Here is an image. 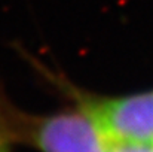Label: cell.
Returning <instances> with one entry per match:
<instances>
[{
    "instance_id": "6da1fadb",
    "label": "cell",
    "mask_w": 153,
    "mask_h": 152,
    "mask_svg": "<svg viewBox=\"0 0 153 152\" xmlns=\"http://www.w3.org/2000/svg\"><path fill=\"white\" fill-rule=\"evenodd\" d=\"M0 125L9 140H22L42 152H107L108 142L85 112L45 118L25 116L0 97Z\"/></svg>"
},
{
    "instance_id": "7a4b0ae2",
    "label": "cell",
    "mask_w": 153,
    "mask_h": 152,
    "mask_svg": "<svg viewBox=\"0 0 153 152\" xmlns=\"http://www.w3.org/2000/svg\"><path fill=\"white\" fill-rule=\"evenodd\" d=\"M107 142H153V91L120 99L83 101Z\"/></svg>"
},
{
    "instance_id": "3957f363",
    "label": "cell",
    "mask_w": 153,
    "mask_h": 152,
    "mask_svg": "<svg viewBox=\"0 0 153 152\" xmlns=\"http://www.w3.org/2000/svg\"><path fill=\"white\" fill-rule=\"evenodd\" d=\"M107 152H153L147 143H129V142H108Z\"/></svg>"
},
{
    "instance_id": "277c9868",
    "label": "cell",
    "mask_w": 153,
    "mask_h": 152,
    "mask_svg": "<svg viewBox=\"0 0 153 152\" xmlns=\"http://www.w3.org/2000/svg\"><path fill=\"white\" fill-rule=\"evenodd\" d=\"M0 152H10V140L0 125Z\"/></svg>"
}]
</instances>
